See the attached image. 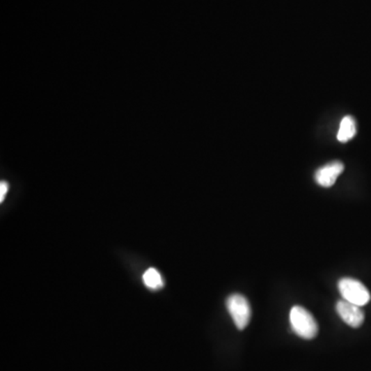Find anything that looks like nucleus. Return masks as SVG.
Returning <instances> with one entry per match:
<instances>
[{
  "instance_id": "nucleus-1",
  "label": "nucleus",
  "mask_w": 371,
  "mask_h": 371,
  "mask_svg": "<svg viewBox=\"0 0 371 371\" xmlns=\"http://www.w3.org/2000/svg\"><path fill=\"white\" fill-rule=\"evenodd\" d=\"M292 329L303 340H313L318 336L319 326L312 314L302 306H295L290 312Z\"/></svg>"
},
{
  "instance_id": "nucleus-2",
  "label": "nucleus",
  "mask_w": 371,
  "mask_h": 371,
  "mask_svg": "<svg viewBox=\"0 0 371 371\" xmlns=\"http://www.w3.org/2000/svg\"><path fill=\"white\" fill-rule=\"evenodd\" d=\"M338 291L342 299L356 304L366 306L370 301V293L368 289L360 281L355 278H344L338 282Z\"/></svg>"
},
{
  "instance_id": "nucleus-3",
  "label": "nucleus",
  "mask_w": 371,
  "mask_h": 371,
  "mask_svg": "<svg viewBox=\"0 0 371 371\" xmlns=\"http://www.w3.org/2000/svg\"><path fill=\"white\" fill-rule=\"evenodd\" d=\"M226 306L235 326L239 330H244L250 323L252 317L248 300L240 294H232L227 298Z\"/></svg>"
},
{
  "instance_id": "nucleus-4",
  "label": "nucleus",
  "mask_w": 371,
  "mask_h": 371,
  "mask_svg": "<svg viewBox=\"0 0 371 371\" xmlns=\"http://www.w3.org/2000/svg\"><path fill=\"white\" fill-rule=\"evenodd\" d=\"M362 306H356L347 300H340L336 303V312L345 324L353 328H359L363 324L365 315Z\"/></svg>"
},
{
  "instance_id": "nucleus-5",
  "label": "nucleus",
  "mask_w": 371,
  "mask_h": 371,
  "mask_svg": "<svg viewBox=\"0 0 371 371\" xmlns=\"http://www.w3.org/2000/svg\"><path fill=\"white\" fill-rule=\"evenodd\" d=\"M344 169V163L340 161H333L319 168L315 173V180L318 185L324 188H330L336 184V180L342 175Z\"/></svg>"
},
{
  "instance_id": "nucleus-6",
  "label": "nucleus",
  "mask_w": 371,
  "mask_h": 371,
  "mask_svg": "<svg viewBox=\"0 0 371 371\" xmlns=\"http://www.w3.org/2000/svg\"><path fill=\"white\" fill-rule=\"evenodd\" d=\"M357 132L356 122L351 116H345L340 122V129L338 132V141L340 143H347L351 141Z\"/></svg>"
},
{
  "instance_id": "nucleus-7",
  "label": "nucleus",
  "mask_w": 371,
  "mask_h": 371,
  "mask_svg": "<svg viewBox=\"0 0 371 371\" xmlns=\"http://www.w3.org/2000/svg\"><path fill=\"white\" fill-rule=\"evenodd\" d=\"M143 283L145 286L152 290H157V289L162 288L163 278L161 276L160 272L155 268H149L143 276Z\"/></svg>"
},
{
  "instance_id": "nucleus-8",
  "label": "nucleus",
  "mask_w": 371,
  "mask_h": 371,
  "mask_svg": "<svg viewBox=\"0 0 371 371\" xmlns=\"http://www.w3.org/2000/svg\"><path fill=\"white\" fill-rule=\"evenodd\" d=\"M8 191V184L6 182L2 181L0 183V201L4 200V197H6V193Z\"/></svg>"
}]
</instances>
